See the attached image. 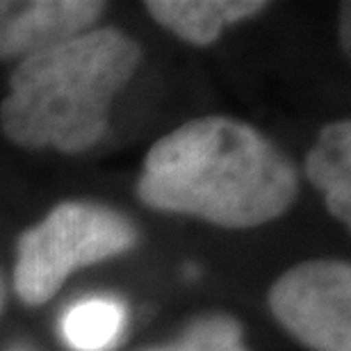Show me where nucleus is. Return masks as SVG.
<instances>
[{"label": "nucleus", "instance_id": "1a4fd4ad", "mask_svg": "<svg viewBox=\"0 0 351 351\" xmlns=\"http://www.w3.org/2000/svg\"><path fill=\"white\" fill-rule=\"evenodd\" d=\"M142 351H249L244 328L230 315H203L194 319L178 340Z\"/></svg>", "mask_w": 351, "mask_h": 351}, {"label": "nucleus", "instance_id": "9b49d317", "mask_svg": "<svg viewBox=\"0 0 351 351\" xmlns=\"http://www.w3.org/2000/svg\"><path fill=\"white\" fill-rule=\"evenodd\" d=\"M5 301H7V285H5L3 274H0V313H3V308H5Z\"/></svg>", "mask_w": 351, "mask_h": 351}, {"label": "nucleus", "instance_id": "f8f14e48", "mask_svg": "<svg viewBox=\"0 0 351 351\" xmlns=\"http://www.w3.org/2000/svg\"><path fill=\"white\" fill-rule=\"evenodd\" d=\"M7 351H30V349H23V347H12V349H7Z\"/></svg>", "mask_w": 351, "mask_h": 351}, {"label": "nucleus", "instance_id": "6e6552de", "mask_svg": "<svg viewBox=\"0 0 351 351\" xmlns=\"http://www.w3.org/2000/svg\"><path fill=\"white\" fill-rule=\"evenodd\" d=\"M128 326V308L121 299L94 294L73 301L60 319V335L71 351H112Z\"/></svg>", "mask_w": 351, "mask_h": 351}, {"label": "nucleus", "instance_id": "20e7f679", "mask_svg": "<svg viewBox=\"0 0 351 351\" xmlns=\"http://www.w3.org/2000/svg\"><path fill=\"white\" fill-rule=\"evenodd\" d=\"M271 315L313 351H351V267L345 261H306L274 280Z\"/></svg>", "mask_w": 351, "mask_h": 351}, {"label": "nucleus", "instance_id": "423d86ee", "mask_svg": "<svg viewBox=\"0 0 351 351\" xmlns=\"http://www.w3.org/2000/svg\"><path fill=\"white\" fill-rule=\"evenodd\" d=\"M146 12L158 25L192 46H210L228 25L267 10L265 0H149Z\"/></svg>", "mask_w": 351, "mask_h": 351}, {"label": "nucleus", "instance_id": "7ed1b4c3", "mask_svg": "<svg viewBox=\"0 0 351 351\" xmlns=\"http://www.w3.org/2000/svg\"><path fill=\"white\" fill-rule=\"evenodd\" d=\"M137 240L135 223L119 210L91 201H64L21 233L14 290L23 304L41 306L71 274L128 254Z\"/></svg>", "mask_w": 351, "mask_h": 351}, {"label": "nucleus", "instance_id": "f03ea898", "mask_svg": "<svg viewBox=\"0 0 351 351\" xmlns=\"http://www.w3.org/2000/svg\"><path fill=\"white\" fill-rule=\"evenodd\" d=\"M142 46L119 27H91L21 60L0 103V128L27 151L85 153L110 125L114 98L142 64Z\"/></svg>", "mask_w": 351, "mask_h": 351}, {"label": "nucleus", "instance_id": "f257e3e1", "mask_svg": "<svg viewBox=\"0 0 351 351\" xmlns=\"http://www.w3.org/2000/svg\"><path fill=\"white\" fill-rule=\"evenodd\" d=\"M297 194L292 160L251 123L221 114L192 119L160 137L137 180L144 206L235 230L283 217Z\"/></svg>", "mask_w": 351, "mask_h": 351}, {"label": "nucleus", "instance_id": "39448f33", "mask_svg": "<svg viewBox=\"0 0 351 351\" xmlns=\"http://www.w3.org/2000/svg\"><path fill=\"white\" fill-rule=\"evenodd\" d=\"M98 0H0V60L19 62L96 27Z\"/></svg>", "mask_w": 351, "mask_h": 351}, {"label": "nucleus", "instance_id": "9d476101", "mask_svg": "<svg viewBox=\"0 0 351 351\" xmlns=\"http://www.w3.org/2000/svg\"><path fill=\"white\" fill-rule=\"evenodd\" d=\"M342 14H345V25H342L345 27V41H342V46H345V53H349V5H345Z\"/></svg>", "mask_w": 351, "mask_h": 351}, {"label": "nucleus", "instance_id": "0eeeda50", "mask_svg": "<svg viewBox=\"0 0 351 351\" xmlns=\"http://www.w3.org/2000/svg\"><path fill=\"white\" fill-rule=\"evenodd\" d=\"M306 178L324 196L326 210L340 223H351V123L338 119L324 125L306 156Z\"/></svg>", "mask_w": 351, "mask_h": 351}]
</instances>
